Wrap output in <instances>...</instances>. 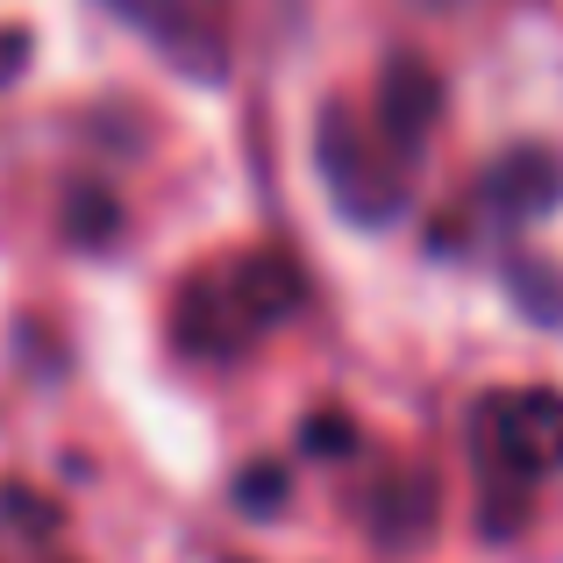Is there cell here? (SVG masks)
Here are the masks:
<instances>
[{
	"mask_svg": "<svg viewBox=\"0 0 563 563\" xmlns=\"http://www.w3.org/2000/svg\"><path fill=\"white\" fill-rule=\"evenodd\" d=\"M471 456L485 478V536H514L528 521V493L563 471V393L514 385L471 407Z\"/></svg>",
	"mask_w": 563,
	"mask_h": 563,
	"instance_id": "2",
	"label": "cell"
},
{
	"mask_svg": "<svg viewBox=\"0 0 563 563\" xmlns=\"http://www.w3.org/2000/svg\"><path fill=\"white\" fill-rule=\"evenodd\" d=\"M442 122V71L428 57H385L378 71V129L399 143L407 157H421V143Z\"/></svg>",
	"mask_w": 563,
	"mask_h": 563,
	"instance_id": "5",
	"label": "cell"
},
{
	"mask_svg": "<svg viewBox=\"0 0 563 563\" xmlns=\"http://www.w3.org/2000/svg\"><path fill=\"white\" fill-rule=\"evenodd\" d=\"M186 79H221L229 71V36H221V0H114Z\"/></svg>",
	"mask_w": 563,
	"mask_h": 563,
	"instance_id": "4",
	"label": "cell"
},
{
	"mask_svg": "<svg viewBox=\"0 0 563 563\" xmlns=\"http://www.w3.org/2000/svg\"><path fill=\"white\" fill-rule=\"evenodd\" d=\"M435 478L428 471H393V478L378 485V542H421L428 528H435Z\"/></svg>",
	"mask_w": 563,
	"mask_h": 563,
	"instance_id": "7",
	"label": "cell"
},
{
	"mask_svg": "<svg viewBox=\"0 0 563 563\" xmlns=\"http://www.w3.org/2000/svg\"><path fill=\"white\" fill-rule=\"evenodd\" d=\"M314 172L329 200L343 207L357 229H385L407 214L413 200V157L399 151L385 129H372L350 100H329L314 114Z\"/></svg>",
	"mask_w": 563,
	"mask_h": 563,
	"instance_id": "3",
	"label": "cell"
},
{
	"mask_svg": "<svg viewBox=\"0 0 563 563\" xmlns=\"http://www.w3.org/2000/svg\"><path fill=\"white\" fill-rule=\"evenodd\" d=\"M421 8H456V0H421Z\"/></svg>",
	"mask_w": 563,
	"mask_h": 563,
	"instance_id": "12",
	"label": "cell"
},
{
	"mask_svg": "<svg viewBox=\"0 0 563 563\" xmlns=\"http://www.w3.org/2000/svg\"><path fill=\"white\" fill-rule=\"evenodd\" d=\"M278 499H286V471H278V464H257V471L235 478V507H243V514H272Z\"/></svg>",
	"mask_w": 563,
	"mask_h": 563,
	"instance_id": "10",
	"label": "cell"
},
{
	"mask_svg": "<svg viewBox=\"0 0 563 563\" xmlns=\"http://www.w3.org/2000/svg\"><path fill=\"white\" fill-rule=\"evenodd\" d=\"M307 300V278L292 257L278 250H243V257H221V264H200V272L179 286L172 300V350L192 364H235L278 329L292 321Z\"/></svg>",
	"mask_w": 563,
	"mask_h": 563,
	"instance_id": "1",
	"label": "cell"
},
{
	"mask_svg": "<svg viewBox=\"0 0 563 563\" xmlns=\"http://www.w3.org/2000/svg\"><path fill=\"white\" fill-rule=\"evenodd\" d=\"M300 442H307V456H343L350 442H357V428H350L343 413H314V421L300 428Z\"/></svg>",
	"mask_w": 563,
	"mask_h": 563,
	"instance_id": "11",
	"label": "cell"
},
{
	"mask_svg": "<svg viewBox=\"0 0 563 563\" xmlns=\"http://www.w3.org/2000/svg\"><path fill=\"white\" fill-rule=\"evenodd\" d=\"M114 229H122V207H114V192H100V186H71V192H65V235H71L79 250L114 243Z\"/></svg>",
	"mask_w": 563,
	"mask_h": 563,
	"instance_id": "8",
	"label": "cell"
},
{
	"mask_svg": "<svg viewBox=\"0 0 563 563\" xmlns=\"http://www.w3.org/2000/svg\"><path fill=\"white\" fill-rule=\"evenodd\" d=\"M550 264H514V292H521V307L528 314H542V321H563V286H550Z\"/></svg>",
	"mask_w": 563,
	"mask_h": 563,
	"instance_id": "9",
	"label": "cell"
},
{
	"mask_svg": "<svg viewBox=\"0 0 563 563\" xmlns=\"http://www.w3.org/2000/svg\"><path fill=\"white\" fill-rule=\"evenodd\" d=\"M478 200L493 207L499 221H542L563 200V157L542 151V143H521V151H507L493 172H485Z\"/></svg>",
	"mask_w": 563,
	"mask_h": 563,
	"instance_id": "6",
	"label": "cell"
}]
</instances>
